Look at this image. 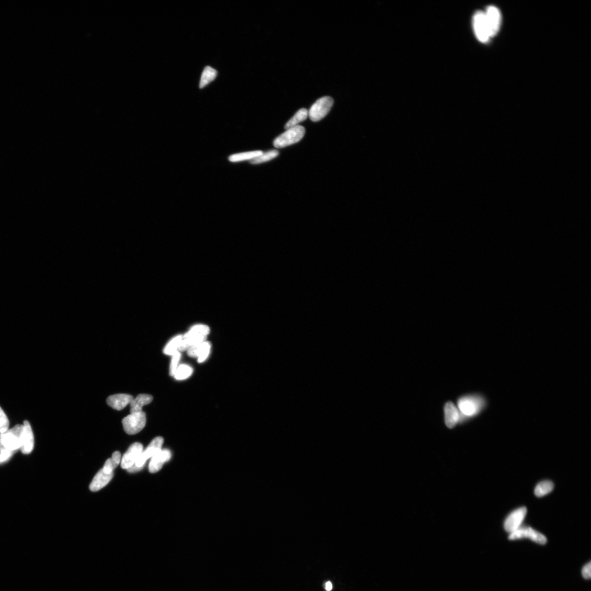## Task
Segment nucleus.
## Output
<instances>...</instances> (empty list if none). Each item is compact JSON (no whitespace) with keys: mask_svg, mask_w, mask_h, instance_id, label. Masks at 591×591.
<instances>
[{"mask_svg":"<svg viewBox=\"0 0 591 591\" xmlns=\"http://www.w3.org/2000/svg\"><path fill=\"white\" fill-rule=\"evenodd\" d=\"M486 399L479 394L464 395L458 400L457 408L461 416V422L478 416L486 407Z\"/></svg>","mask_w":591,"mask_h":591,"instance_id":"nucleus-1","label":"nucleus"},{"mask_svg":"<svg viewBox=\"0 0 591 591\" xmlns=\"http://www.w3.org/2000/svg\"><path fill=\"white\" fill-rule=\"evenodd\" d=\"M210 333V328L205 325H197L192 327L184 335L179 348V351H185L193 346L206 341Z\"/></svg>","mask_w":591,"mask_h":591,"instance_id":"nucleus-2","label":"nucleus"},{"mask_svg":"<svg viewBox=\"0 0 591 591\" xmlns=\"http://www.w3.org/2000/svg\"><path fill=\"white\" fill-rule=\"evenodd\" d=\"M22 426L16 425L13 428L0 434V448L15 452L20 449Z\"/></svg>","mask_w":591,"mask_h":591,"instance_id":"nucleus-3","label":"nucleus"},{"mask_svg":"<svg viewBox=\"0 0 591 591\" xmlns=\"http://www.w3.org/2000/svg\"><path fill=\"white\" fill-rule=\"evenodd\" d=\"M306 130L301 125H297L287 129L284 133L277 137L273 142L275 148H284L299 142L305 134Z\"/></svg>","mask_w":591,"mask_h":591,"instance_id":"nucleus-4","label":"nucleus"},{"mask_svg":"<svg viewBox=\"0 0 591 591\" xmlns=\"http://www.w3.org/2000/svg\"><path fill=\"white\" fill-rule=\"evenodd\" d=\"M146 416L145 412L132 413L122 420L123 427L126 433L135 435L139 433L145 427Z\"/></svg>","mask_w":591,"mask_h":591,"instance_id":"nucleus-5","label":"nucleus"},{"mask_svg":"<svg viewBox=\"0 0 591 591\" xmlns=\"http://www.w3.org/2000/svg\"><path fill=\"white\" fill-rule=\"evenodd\" d=\"M334 104V99L330 96H324L318 99L310 108L308 116L313 122H318L324 118Z\"/></svg>","mask_w":591,"mask_h":591,"instance_id":"nucleus-6","label":"nucleus"},{"mask_svg":"<svg viewBox=\"0 0 591 591\" xmlns=\"http://www.w3.org/2000/svg\"><path fill=\"white\" fill-rule=\"evenodd\" d=\"M510 540L529 538L537 544L544 545L547 542V538L543 534L533 530L529 527H521L514 532L510 533Z\"/></svg>","mask_w":591,"mask_h":591,"instance_id":"nucleus-7","label":"nucleus"},{"mask_svg":"<svg viewBox=\"0 0 591 591\" xmlns=\"http://www.w3.org/2000/svg\"><path fill=\"white\" fill-rule=\"evenodd\" d=\"M474 28L476 37L480 41L487 42L491 37L485 12H478L474 16Z\"/></svg>","mask_w":591,"mask_h":591,"instance_id":"nucleus-8","label":"nucleus"},{"mask_svg":"<svg viewBox=\"0 0 591 591\" xmlns=\"http://www.w3.org/2000/svg\"><path fill=\"white\" fill-rule=\"evenodd\" d=\"M527 513V510L525 507H522L514 511L509 515L505 521V530L510 533L518 530L522 526V524L526 518Z\"/></svg>","mask_w":591,"mask_h":591,"instance_id":"nucleus-9","label":"nucleus"},{"mask_svg":"<svg viewBox=\"0 0 591 591\" xmlns=\"http://www.w3.org/2000/svg\"><path fill=\"white\" fill-rule=\"evenodd\" d=\"M163 443L164 440L162 437L154 439L146 449L142 452L138 460L134 464L135 466L142 469L148 459L152 458L162 450Z\"/></svg>","mask_w":591,"mask_h":591,"instance_id":"nucleus-10","label":"nucleus"},{"mask_svg":"<svg viewBox=\"0 0 591 591\" xmlns=\"http://www.w3.org/2000/svg\"><path fill=\"white\" fill-rule=\"evenodd\" d=\"M485 14L491 37L495 36L501 27L502 16L500 11L496 7L491 5L488 7Z\"/></svg>","mask_w":591,"mask_h":591,"instance_id":"nucleus-11","label":"nucleus"},{"mask_svg":"<svg viewBox=\"0 0 591 591\" xmlns=\"http://www.w3.org/2000/svg\"><path fill=\"white\" fill-rule=\"evenodd\" d=\"M142 452L143 446L142 444L138 443L132 444L123 456L121 467L124 469L127 470L133 466L138 460Z\"/></svg>","mask_w":591,"mask_h":591,"instance_id":"nucleus-12","label":"nucleus"},{"mask_svg":"<svg viewBox=\"0 0 591 591\" xmlns=\"http://www.w3.org/2000/svg\"><path fill=\"white\" fill-rule=\"evenodd\" d=\"M21 442L22 453L24 455L30 454L33 449L34 437L30 424L27 421L22 425Z\"/></svg>","mask_w":591,"mask_h":591,"instance_id":"nucleus-13","label":"nucleus"},{"mask_svg":"<svg viewBox=\"0 0 591 591\" xmlns=\"http://www.w3.org/2000/svg\"><path fill=\"white\" fill-rule=\"evenodd\" d=\"M445 422L449 428H454L461 423V416L457 407L452 402L447 403L444 407Z\"/></svg>","mask_w":591,"mask_h":591,"instance_id":"nucleus-14","label":"nucleus"},{"mask_svg":"<svg viewBox=\"0 0 591 591\" xmlns=\"http://www.w3.org/2000/svg\"><path fill=\"white\" fill-rule=\"evenodd\" d=\"M211 344L207 341L197 344L187 350V354L192 358H197L199 363H202L209 357Z\"/></svg>","mask_w":591,"mask_h":591,"instance_id":"nucleus-15","label":"nucleus"},{"mask_svg":"<svg viewBox=\"0 0 591 591\" xmlns=\"http://www.w3.org/2000/svg\"><path fill=\"white\" fill-rule=\"evenodd\" d=\"M133 398L128 394H118L110 396L107 398L106 402L113 409L120 411L130 404Z\"/></svg>","mask_w":591,"mask_h":591,"instance_id":"nucleus-16","label":"nucleus"},{"mask_svg":"<svg viewBox=\"0 0 591 591\" xmlns=\"http://www.w3.org/2000/svg\"><path fill=\"white\" fill-rule=\"evenodd\" d=\"M171 458V453L168 450H161L151 458L149 464V472L156 473L162 468L163 464L168 462Z\"/></svg>","mask_w":591,"mask_h":591,"instance_id":"nucleus-17","label":"nucleus"},{"mask_svg":"<svg viewBox=\"0 0 591 591\" xmlns=\"http://www.w3.org/2000/svg\"><path fill=\"white\" fill-rule=\"evenodd\" d=\"M113 476V473L108 474L101 469L96 474L92 482H91L89 486L90 490L92 492H97L100 490L102 488H104L110 483Z\"/></svg>","mask_w":591,"mask_h":591,"instance_id":"nucleus-18","label":"nucleus"},{"mask_svg":"<svg viewBox=\"0 0 591 591\" xmlns=\"http://www.w3.org/2000/svg\"><path fill=\"white\" fill-rule=\"evenodd\" d=\"M153 400L152 396L141 394L133 398L130 405V414L142 412L143 407L150 404Z\"/></svg>","mask_w":591,"mask_h":591,"instance_id":"nucleus-19","label":"nucleus"},{"mask_svg":"<svg viewBox=\"0 0 591 591\" xmlns=\"http://www.w3.org/2000/svg\"><path fill=\"white\" fill-rule=\"evenodd\" d=\"M217 75V71L213 67L206 66L203 71L199 83V88H203L216 78Z\"/></svg>","mask_w":591,"mask_h":591,"instance_id":"nucleus-20","label":"nucleus"},{"mask_svg":"<svg viewBox=\"0 0 591 591\" xmlns=\"http://www.w3.org/2000/svg\"><path fill=\"white\" fill-rule=\"evenodd\" d=\"M262 153V151H255L234 154L229 157V160L233 163L242 162L247 160H249L250 161L251 160L259 156Z\"/></svg>","mask_w":591,"mask_h":591,"instance_id":"nucleus-21","label":"nucleus"},{"mask_svg":"<svg viewBox=\"0 0 591 591\" xmlns=\"http://www.w3.org/2000/svg\"><path fill=\"white\" fill-rule=\"evenodd\" d=\"M308 116V111L306 108H301L299 111H298L295 115L292 117L286 123L285 126V128L289 129L292 127H296L300 123L305 120Z\"/></svg>","mask_w":591,"mask_h":591,"instance_id":"nucleus-22","label":"nucleus"},{"mask_svg":"<svg viewBox=\"0 0 591 591\" xmlns=\"http://www.w3.org/2000/svg\"><path fill=\"white\" fill-rule=\"evenodd\" d=\"M182 339V336H177L171 339L163 349L165 354L172 356L177 352H179V348Z\"/></svg>","mask_w":591,"mask_h":591,"instance_id":"nucleus-23","label":"nucleus"},{"mask_svg":"<svg viewBox=\"0 0 591 591\" xmlns=\"http://www.w3.org/2000/svg\"><path fill=\"white\" fill-rule=\"evenodd\" d=\"M554 489V485L552 481H545L539 483L535 489V495L538 497H542L549 494Z\"/></svg>","mask_w":591,"mask_h":591,"instance_id":"nucleus-24","label":"nucleus"},{"mask_svg":"<svg viewBox=\"0 0 591 591\" xmlns=\"http://www.w3.org/2000/svg\"><path fill=\"white\" fill-rule=\"evenodd\" d=\"M279 155V152L277 150H271L265 153H262L259 156L250 160V162L252 164H258L264 162L269 161L275 158H276Z\"/></svg>","mask_w":591,"mask_h":591,"instance_id":"nucleus-25","label":"nucleus"},{"mask_svg":"<svg viewBox=\"0 0 591 591\" xmlns=\"http://www.w3.org/2000/svg\"><path fill=\"white\" fill-rule=\"evenodd\" d=\"M192 373L193 370L190 366L181 365L178 366L173 376L177 380H183L190 377Z\"/></svg>","mask_w":591,"mask_h":591,"instance_id":"nucleus-26","label":"nucleus"},{"mask_svg":"<svg viewBox=\"0 0 591 591\" xmlns=\"http://www.w3.org/2000/svg\"><path fill=\"white\" fill-rule=\"evenodd\" d=\"M181 358V354L179 352H176L171 356V360L170 365V375L173 376L175 374L176 370L179 366V363Z\"/></svg>","mask_w":591,"mask_h":591,"instance_id":"nucleus-27","label":"nucleus"},{"mask_svg":"<svg viewBox=\"0 0 591 591\" xmlns=\"http://www.w3.org/2000/svg\"><path fill=\"white\" fill-rule=\"evenodd\" d=\"M9 421L4 412L0 407V434L7 432L9 427Z\"/></svg>","mask_w":591,"mask_h":591,"instance_id":"nucleus-28","label":"nucleus"},{"mask_svg":"<svg viewBox=\"0 0 591 591\" xmlns=\"http://www.w3.org/2000/svg\"><path fill=\"white\" fill-rule=\"evenodd\" d=\"M13 452L0 448V463H3L9 460L13 454Z\"/></svg>","mask_w":591,"mask_h":591,"instance_id":"nucleus-29","label":"nucleus"},{"mask_svg":"<svg viewBox=\"0 0 591 591\" xmlns=\"http://www.w3.org/2000/svg\"><path fill=\"white\" fill-rule=\"evenodd\" d=\"M120 459H121V455L119 452L116 451L113 453L111 460L113 469L118 467L120 462Z\"/></svg>","mask_w":591,"mask_h":591,"instance_id":"nucleus-30","label":"nucleus"},{"mask_svg":"<svg viewBox=\"0 0 591 591\" xmlns=\"http://www.w3.org/2000/svg\"><path fill=\"white\" fill-rule=\"evenodd\" d=\"M582 575L583 577L586 579H589L591 577V562L585 565L582 570Z\"/></svg>","mask_w":591,"mask_h":591,"instance_id":"nucleus-31","label":"nucleus"},{"mask_svg":"<svg viewBox=\"0 0 591 591\" xmlns=\"http://www.w3.org/2000/svg\"><path fill=\"white\" fill-rule=\"evenodd\" d=\"M102 469L105 472L108 474L113 473V471L114 469L112 467L111 459H108V460L106 461L104 466L103 467Z\"/></svg>","mask_w":591,"mask_h":591,"instance_id":"nucleus-32","label":"nucleus"},{"mask_svg":"<svg viewBox=\"0 0 591 591\" xmlns=\"http://www.w3.org/2000/svg\"><path fill=\"white\" fill-rule=\"evenodd\" d=\"M325 589L328 591H330L332 589V585L331 582H327L325 584Z\"/></svg>","mask_w":591,"mask_h":591,"instance_id":"nucleus-33","label":"nucleus"}]
</instances>
